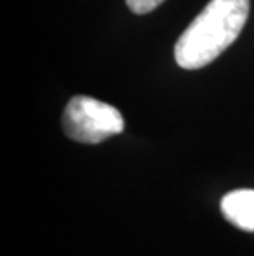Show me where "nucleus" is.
Returning a JSON list of instances; mask_svg holds the SVG:
<instances>
[{
    "mask_svg": "<svg viewBox=\"0 0 254 256\" xmlns=\"http://www.w3.org/2000/svg\"><path fill=\"white\" fill-rule=\"evenodd\" d=\"M250 15V0H212L175 43V62L200 70L218 58L240 36Z\"/></svg>",
    "mask_w": 254,
    "mask_h": 256,
    "instance_id": "1",
    "label": "nucleus"
},
{
    "mask_svg": "<svg viewBox=\"0 0 254 256\" xmlns=\"http://www.w3.org/2000/svg\"><path fill=\"white\" fill-rule=\"evenodd\" d=\"M61 124L69 139L83 144H99L124 130L122 114L114 106L89 96L71 98Z\"/></svg>",
    "mask_w": 254,
    "mask_h": 256,
    "instance_id": "2",
    "label": "nucleus"
},
{
    "mask_svg": "<svg viewBox=\"0 0 254 256\" xmlns=\"http://www.w3.org/2000/svg\"><path fill=\"white\" fill-rule=\"evenodd\" d=\"M225 218L245 232H254V190L241 188L230 192L221 200Z\"/></svg>",
    "mask_w": 254,
    "mask_h": 256,
    "instance_id": "3",
    "label": "nucleus"
},
{
    "mask_svg": "<svg viewBox=\"0 0 254 256\" xmlns=\"http://www.w3.org/2000/svg\"><path fill=\"white\" fill-rule=\"evenodd\" d=\"M164 0H126L127 7L137 15H145L155 10Z\"/></svg>",
    "mask_w": 254,
    "mask_h": 256,
    "instance_id": "4",
    "label": "nucleus"
}]
</instances>
